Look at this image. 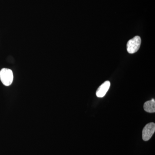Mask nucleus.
I'll list each match as a JSON object with an SVG mask.
<instances>
[{
    "mask_svg": "<svg viewBox=\"0 0 155 155\" xmlns=\"http://www.w3.org/2000/svg\"><path fill=\"white\" fill-rule=\"evenodd\" d=\"M0 79L3 84L6 86L12 84L14 79L13 72L11 69L3 68L0 71Z\"/></svg>",
    "mask_w": 155,
    "mask_h": 155,
    "instance_id": "f257e3e1",
    "label": "nucleus"
},
{
    "mask_svg": "<svg viewBox=\"0 0 155 155\" xmlns=\"http://www.w3.org/2000/svg\"><path fill=\"white\" fill-rule=\"evenodd\" d=\"M141 40L139 36L134 37L128 41L127 44V50L128 53L134 54L139 49L141 45Z\"/></svg>",
    "mask_w": 155,
    "mask_h": 155,
    "instance_id": "f03ea898",
    "label": "nucleus"
},
{
    "mask_svg": "<svg viewBox=\"0 0 155 155\" xmlns=\"http://www.w3.org/2000/svg\"><path fill=\"white\" fill-rule=\"evenodd\" d=\"M155 131V124L154 123L151 122L147 124L142 131V138L144 141H148L154 133Z\"/></svg>",
    "mask_w": 155,
    "mask_h": 155,
    "instance_id": "7ed1b4c3",
    "label": "nucleus"
},
{
    "mask_svg": "<svg viewBox=\"0 0 155 155\" xmlns=\"http://www.w3.org/2000/svg\"><path fill=\"white\" fill-rule=\"evenodd\" d=\"M110 86V82L109 81H105L98 87L96 92L97 96L98 97H103L107 92Z\"/></svg>",
    "mask_w": 155,
    "mask_h": 155,
    "instance_id": "20e7f679",
    "label": "nucleus"
},
{
    "mask_svg": "<svg viewBox=\"0 0 155 155\" xmlns=\"http://www.w3.org/2000/svg\"><path fill=\"white\" fill-rule=\"evenodd\" d=\"M144 110L150 113H153L155 112V100L153 99L151 101H147L145 103L143 106Z\"/></svg>",
    "mask_w": 155,
    "mask_h": 155,
    "instance_id": "39448f33",
    "label": "nucleus"
}]
</instances>
